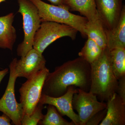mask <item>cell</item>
I'll return each instance as SVG.
<instances>
[{"mask_svg": "<svg viewBox=\"0 0 125 125\" xmlns=\"http://www.w3.org/2000/svg\"><path fill=\"white\" fill-rule=\"evenodd\" d=\"M91 83L90 64L80 57L63 63L49 72L44 83L42 94L58 97L73 86L89 92Z\"/></svg>", "mask_w": 125, "mask_h": 125, "instance_id": "6da1fadb", "label": "cell"}, {"mask_svg": "<svg viewBox=\"0 0 125 125\" xmlns=\"http://www.w3.org/2000/svg\"><path fill=\"white\" fill-rule=\"evenodd\" d=\"M110 52L107 47L99 57L90 64L91 83L89 92L104 102L116 93L118 84L112 67Z\"/></svg>", "mask_w": 125, "mask_h": 125, "instance_id": "7a4b0ae2", "label": "cell"}, {"mask_svg": "<svg viewBox=\"0 0 125 125\" xmlns=\"http://www.w3.org/2000/svg\"><path fill=\"white\" fill-rule=\"evenodd\" d=\"M36 6L42 22L51 21L67 25L80 32L83 37H87L85 28L88 20L82 16L72 13L66 8L47 4L42 0H29Z\"/></svg>", "mask_w": 125, "mask_h": 125, "instance_id": "3957f363", "label": "cell"}, {"mask_svg": "<svg viewBox=\"0 0 125 125\" xmlns=\"http://www.w3.org/2000/svg\"><path fill=\"white\" fill-rule=\"evenodd\" d=\"M18 13L22 17L23 40L17 48V55L22 57L33 48V42L36 32L42 23L38 10L29 0H18Z\"/></svg>", "mask_w": 125, "mask_h": 125, "instance_id": "277c9868", "label": "cell"}, {"mask_svg": "<svg viewBox=\"0 0 125 125\" xmlns=\"http://www.w3.org/2000/svg\"><path fill=\"white\" fill-rule=\"evenodd\" d=\"M78 32L75 29L67 25L43 21L35 34L33 48L42 54L49 45L58 39L68 37L74 40Z\"/></svg>", "mask_w": 125, "mask_h": 125, "instance_id": "5b68a950", "label": "cell"}, {"mask_svg": "<svg viewBox=\"0 0 125 125\" xmlns=\"http://www.w3.org/2000/svg\"><path fill=\"white\" fill-rule=\"evenodd\" d=\"M49 72V70L45 67L27 79L20 88V100L22 106L24 115H30L38 105L45 80Z\"/></svg>", "mask_w": 125, "mask_h": 125, "instance_id": "8992f818", "label": "cell"}, {"mask_svg": "<svg viewBox=\"0 0 125 125\" xmlns=\"http://www.w3.org/2000/svg\"><path fill=\"white\" fill-rule=\"evenodd\" d=\"M10 77L5 92L0 99V111L7 115L16 125H21L24 115L22 106L16 99L15 87L18 75L15 69V58L9 65Z\"/></svg>", "mask_w": 125, "mask_h": 125, "instance_id": "52a82bcc", "label": "cell"}, {"mask_svg": "<svg viewBox=\"0 0 125 125\" xmlns=\"http://www.w3.org/2000/svg\"><path fill=\"white\" fill-rule=\"evenodd\" d=\"M72 100L73 109L76 110L79 125H86L88 121L98 112L107 107L106 103L99 101L96 95L78 88Z\"/></svg>", "mask_w": 125, "mask_h": 125, "instance_id": "ba28073f", "label": "cell"}, {"mask_svg": "<svg viewBox=\"0 0 125 125\" xmlns=\"http://www.w3.org/2000/svg\"><path fill=\"white\" fill-rule=\"evenodd\" d=\"M78 92V88L71 86L65 93L60 97H51L42 94L39 103L53 105L61 115L68 117L75 125H79V116L74 112L72 106L74 94Z\"/></svg>", "mask_w": 125, "mask_h": 125, "instance_id": "9c48e42d", "label": "cell"}, {"mask_svg": "<svg viewBox=\"0 0 125 125\" xmlns=\"http://www.w3.org/2000/svg\"><path fill=\"white\" fill-rule=\"evenodd\" d=\"M46 62L42 54L33 48L20 60L15 58V69L18 77L31 78L46 67Z\"/></svg>", "mask_w": 125, "mask_h": 125, "instance_id": "30bf717a", "label": "cell"}, {"mask_svg": "<svg viewBox=\"0 0 125 125\" xmlns=\"http://www.w3.org/2000/svg\"><path fill=\"white\" fill-rule=\"evenodd\" d=\"M99 19L106 30L116 27L120 17L124 5L122 0H95Z\"/></svg>", "mask_w": 125, "mask_h": 125, "instance_id": "8fae6325", "label": "cell"}, {"mask_svg": "<svg viewBox=\"0 0 125 125\" xmlns=\"http://www.w3.org/2000/svg\"><path fill=\"white\" fill-rule=\"evenodd\" d=\"M106 116L100 125H125V103L115 93L106 102Z\"/></svg>", "mask_w": 125, "mask_h": 125, "instance_id": "7c38bea8", "label": "cell"}, {"mask_svg": "<svg viewBox=\"0 0 125 125\" xmlns=\"http://www.w3.org/2000/svg\"><path fill=\"white\" fill-rule=\"evenodd\" d=\"M15 15L13 13L0 17V48L13 50L17 35L13 25Z\"/></svg>", "mask_w": 125, "mask_h": 125, "instance_id": "4fadbf2b", "label": "cell"}, {"mask_svg": "<svg viewBox=\"0 0 125 125\" xmlns=\"http://www.w3.org/2000/svg\"><path fill=\"white\" fill-rule=\"evenodd\" d=\"M107 46L109 51L125 48V7L123 6L120 17L116 27L111 30H105Z\"/></svg>", "mask_w": 125, "mask_h": 125, "instance_id": "5bb4252c", "label": "cell"}, {"mask_svg": "<svg viewBox=\"0 0 125 125\" xmlns=\"http://www.w3.org/2000/svg\"><path fill=\"white\" fill-rule=\"evenodd\" d=\"M64 5L70 11L79 12L88 21H94L99 18L95 0H65Z\"/></svg>", "mask_w": 125, "mask_h": 125, "instance_id": "9a60e30c", "label": "cell"}, {"mask_svg": "<svg viewBox=\"0 0 125 125\" xmlns=\"http://www.w3.org/2000/svg\"><path fill=\"white\" fill-rule=\"evenodd\" d=\"M85 32L87 37L94 41L102 49L107 47L105 27L99 17L94 21H88Z\"/></svg>", "mask_w": 125, "mask_h": 125, "instance_id": "2e32d148", "label": "cell"}, {"mask_svg": "<svg viewBox=\"0 0 125 125\" xmlns=\"http://www.w3.org/2000/svg\"><path fill=\"white\" fill-rule=\"evenodd\" d=\"M110 53L113 70L118 80L125 76V48H115Z\"/></svg>", "mask_w": 125, "mask_h": 125, "instance_id": "e0dca14e", "label": "cell"}, {"mask_svg": "<svg viewBox=\"0 0 125 125\" xmlns=\"http://www.w3.org/2000/svg\"><path fill=\"white\" fill-rule=\"evenodd\" d=\"M103 50L94 41L88 38L78 54L79 56L90 64L99 57Z\"/></svg>", "mask_w": 125, "mask_h": 125, "instance_id": "ac0fdd59", "label": "cell"}, {"mask_svg": "<svg viewBox=\"0 0 125 125\" xmlns=\"http://www.w3.org/2000/svg\"><path fill=\"white\" fill-rule=\"evenodd\" d=\"M39 124L42 125H75L73 122H69L64 119L53 105H48L46 114Z\"/></svg>", "mask_w": 125, "mask_h": 125, "instance_id": "d6986e66", "label": "cell"}, {"mask_svg": "<svg viewBox=\"0 0 125 125\" xmlns=\"http://www.w3.org/2000/svg\"><path fill=\"white\" fill-rule=\"evenodd\" d=\"M43 105L39 103L30 115H24L21 121V125H37L39 124L44 116L42 113Z\"/></svg>", "mask_w": 125, "mask_h": 125, "instance_id": "ffe728a7", "label": "cell"}, {"mask_svg": "<svg viewBox=\"0 0 125 125\" xmlns=\"http://www.w3.org/2000/svg\"><path fill=\"white\" fill-rule=\"evenodd\" d=\"M106 113V108L98 112L88 121L86 125H99L100 122H102L105 118Z\"/></svg>", "mask_w": 125, "mask_h": 125, "instance_id": "44dd1931", "label": "cell"}, {"mask_svg": "<svg viewBox=\"0 0 125 125\" xmlns=\"http://www.w3.org/2000/svg\"><path fill=\"white\" fill-rule=\"evenodd\" d=\"M116 93L125 103V76L118 80Z\"/></svg>", "mask_w": 125, "mask_h": 125, "instance_id": "7402d4cb", "label": "cell"}, {"mask_svg": "<svg viewBox=\"0 0 125 125\" xmlns=\"http://www.w3.org/2000/svg\"><path fill=\"white\" fill-rule=\"evenodd\" d=\"M10 118L7 115L3 113L2 115L0 116V125H10Z\"/></svg>", "mask_w": 125, "mask_h": 125, "instance_id": "603a6c76", "label": "cell"}, {"mask_svg": "<svg viewBox=\"0 0 125 125\" xmlns=\"http://www.w3.org/2000/svg\"><path fill=\"white\" fill-rule=\"evenodd\" d=\"M48 0L51 2L52 4L62 6L65 8L64 5L65 0Z\"/></svg>", "mask_w": 125, "mask_h": 125, "instance_id": "cb8c5ba5", "label": "cell"}, {"mask_svg": "<svg viewBox=\"0 0 125 125\" xmlns=\"http://www.w3.org/2000/svg\"><path fill=\"white\" fill-rule=\"evenodd\" d=\"M9 71L8 68H6L0 71V83L5 76L8 73Z\"/></svg>", "mask_w": 125, "mask_h": 125, "instance_id": "d4e9b609", "label": "cell"}, {"mask_svg": "<svg viewBox=\"0 0 125 125\" xmlns=\"http://www.w3.org/2000/svg\"><path fill=\"white\" fill-rule=\"evenodd\" d=\"M6 0H0V3H1L3 1H5Z\"/></svg>", "mask_w": 125, "mask_h": 125, "instance_id": "484cf974", "label": "cell"}]
</instances>
